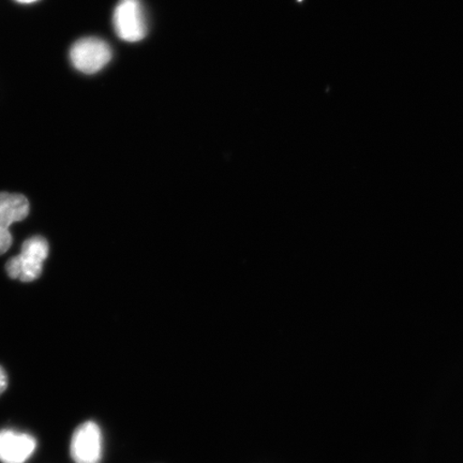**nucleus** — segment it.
Returning a JSON list of instances; mask_svg holds the SVG:
<instances>
[{"instance_id": "1", "label": "nucleus", "mask_w": 463, "mask_h": 463, "mask_svg": "<svg viewBox=\"0 0 463 463\" xmlns=\"http://www.w3.org/2000/svg\"><path fill=\"white\" fill-rule=\"evenodd\" d=\"M71 61L78 71L95 74L112 60V49L107 42L97 37H85L75 42L71 49Z\"/></svg>"}, {"instance_id": "2", "label": "nucleus", "mask_w": 463, "mask_h": 463, "mask_svg": "<svg viewBox=\"0 0 463 463\" xmlns=\"http://www.w3.org/2000/svg\"><path fill=\"white\" fill-rule=\"evenodd\" d=\"M116 34L126 43L141 42L147 34V22L140 0H119L113 14Z\"/></svg>"}, {"instance_id": "3", "label": "nucleus", "mask_w": 463, "mask_h": 463, "mask_svg": "<svg viewBox=\"0 0 463 463\" xmlns=\"http://www.w3.org/2000/svg\"><path fill=\"white\" fill-rule=\"evenodd\" d=\"M71 454L75 463L101 462L102 434L95 421H85L74 430Z\"/></svg>"}, {"instance_id": "4", "label": "nucleus", "mask_w": 463, "mask_h": 463, "mask_svg": "<svg viewBox=\"0 0 463 463\" xmlns=\"http://www.w3.org/2000/svg\"><path fill=\"white\" fill-rule=\"evenodd\" d=\"M36 448V439L31 434L9 430L0 431V461L3 463H24Z\"/></svg>"}, {"instance_id": "5", "label": "nucleus", "mask_w": 463, "mask_h": 463, "mask_svg": "<svg viewBox=\"0 0 463 463\" xmlns=\"http://www.w3.org/2000/svg\"><path fill=\"white\" fill-rule=\"evenodd\" d=\"M31 211V205L25 195L20 194L0 193V225L5 228L23 222Z\"/></svg>"}, {"instance_id": "6", "label": "nucleus", "mask_w": 463, "mask_h": 463, "mask_svg": "<svg viewBox=\"0 0 463 463\" xmlns=\"http://www.w3.org/2000/svg\"><path fill=\"white\" fill-rule=\"evenodd\" d=\"M5 271L13 279H20L22 282H33L42 277L43 265L33 262L21 254L11 258L5 264Z\"/></svg>"}, {"instance_id": "7", "label": "nucleus", "mask_w": 463, "mask_h": 463, "mask_svg": "<svg viewBox=\"0 0 463 463\" xmlns=\"http://www.w3.org/2000/svg\"><path fill=\"white\" fill-rule=\"evenodd\" d=\"M50 246L43 236L29 237L22 245L21 256L34 263L43 264L48 259Z\"/></svg>"}, {"instance_id": "8", "label": "nucleus", "mask_w": 463, "mask_h": 463, "mask_svg": "<svg viewBox=\"0 0 463 463\" xmlns=\"http://www.w3.org/2000/svg\"><path fill=\"white\" fill-rule=\"evenodd\" d=\"M13 235H11L9 229L0 225V256L7 252L11 246H13Z\"/></svg>"}, {"instance_id": "9", "label": "nucleus", "mask_w": 463, "mask_h": 463, "mask_svg": "<svg viewBox=\"0 0 463 463\" xmlns=\"http://www.w3.org/2000/svg\"><path fill=\"white\" fill-rule=\"evenodd\" d=\"M8 374L5 370L0 366V396L8 389Z\"/></svg>"}, {"instance_id": "10", "label": "nucleus", "mask_w": 463, "mask_h": 463, "mask_svg": "<svg viewBox=\"0 0 463 463\" xmlns=\"http://www.w3.org/2000/svg\"><path fill=\"white\" fill-rule=\"evenodd\" d=\"M15 2L20 4H33L38 2V0H15Z\"/></svg>"}]
</instances>
